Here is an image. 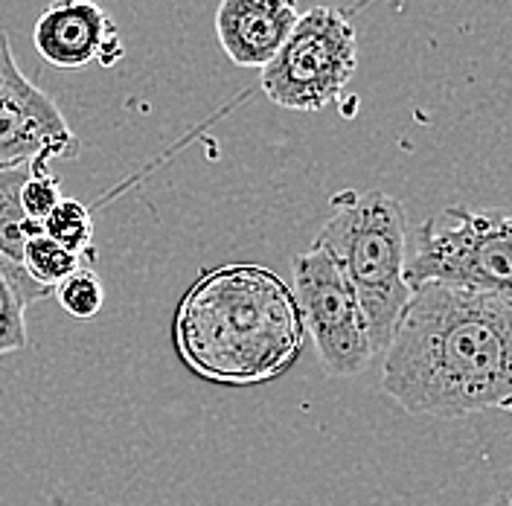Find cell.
<instances>
[{"label": "cell", "mask_w": 512, "mask_h": 506, "mask_svg": "<svg viewBox=\"0 0 512 506\" xmlns=\"http://www.w3.org/2000/svg\"><path fill=\"white\" fill-rule=\"evenodd\" d=\"M512 297L414 288L384 349V393L414 416L460 419L512 402Z\"/></svg>", "instance_id": "6da1fadb"}, {"label": "cell", "mask_w": 512, "mask_h": 506, "mask_svg": "<svg viewBox=\"0 0 512 506\" xmlns=\"http://www.w3.org/2000/svg\"><path fill=\"white\" fill-rule=\"evenodd\" d=\"M53 291L59 297V306L76 320H91L102 312V303H105V285L94 268H88V265L76 268Z\"/></svg>", "instance_id": "4fadbf2b"}, {"label": "cell", "mask_w": 512, "mask_h": 506, "mask_svg": "<svg viewBox=\"0 0 512 506\" xmlns=\"http://www.w3.org/2000/svg\"><path fill=\"white\" fill-rule=\"evenodd\" d=\"M82 265L85 262L76 253L64 251L62 245H56L44 233L24 245V271H27V277L35 285H41L44 291H50V294H53L56 285L67 280Z\"/></svg>", "instance_id": "7c38bea8"}, {"label": "cell", "mask_w": 512, "mask_h": 506, "mask_svg": "<svg viewBox=\"0 0 512 506\" xmlns=\"http://www.w3.org/2000/svg\"><path fill=\"white\" fill-rule=\"evenodd\" d=\"M300 0H222L216 35L224 56L239 67H265L300 21Z\"/></svg>", "instance_id": "9c48e42d"}, {"label": "cell", "mask_w": 512, "mask_h": 506, "mask_svg": "<svg viewBox=\"0 0 512 506\" xmlns=\"http://www.w3.org/2000/svg\"><path fill=\"white\" fill-rule=\"evenodd\" d=\"M405 285H443L512 297V222L507 210L448 207L414 230Z\"/></svg>", "instance_id": "277c9868"}, {"label": "cell", "mask_w": 512, "mask_h": 506, "mask_svg": "<svg viewBox=\"0 0 512 506\" xmlns=\"http://www.w3.org/2000/svg\"><path fill=\"white\" fill-rule=\"evenodd\" d=\"M315 242L355 291L373 355H382L411 297L405 285V207L382 190L338 192Z\"/></svg>", "instance_id": "3957f363"}, {"label": "cell", "mask_w": 512, "mask_h": 506, "mask_svg": "<svg viewBox=\"0 0 512 506\" xmlns=\"http://www.w3.org/2000/svg\"><path fill=\"white\" fill-rule=\"evenodd\" d=\"M297 300L265 265L201 271L172 317V344L198 379L254 387L280 379L303 352Z\"/></svg>", "instance_id": "7a4b0ae2"}, {"label": "cell", "mask_w": 512, "mask_h": 506, "mask_svg": "<svg viewBox=\"0 0 512 506\" xmlns=\"http://www.w3.org/2000/svg\"><path fill=\"white\" fill-rule=\"evenodd\" d=\"M79 155V140L62 111L18 70L6 32L0 30V166Z\"/></svg>", "instance_id": "52a82bcc"}, {"label": "cell", "mask_w": 512, "mask_h": 506, "mask_svg": "<svg viewBox=\"0 0 512 506\" xmlns=\"http://www.w3.org/2000/svg\"><path fill=\"white\" fill-rule=\"evenodd\" d=\"M291 294L329 376H361L376 358L358 297L318 242L291 262Z\"/></svg>", "instance_id": "8992f818"}, {"label": "cell", "mask_w": 512, "mask_h": 506, "mask_svg": "<svg viewBox=\"0 0 512 506\" xmlns=\"http://www.w3.org/2000/svg\"><path fill=\"white\" fill-rule=\"evenodd\" d=\"M38 56L53 67L76 70L85 64L111 67L123 59L114 21L96 0H53L32 30Z\"/></svg>", "instance_id": "ba28073f"}, {"label": "cell", "mask_w": 512, "mask_h": 506, "mask_svg": "<svg viewBox=\"0 0 512 506\" xmlns=\"http://www.w3.org/2000/svg\"><path fill=\"white\" fill-rule=\"evenodd\" d=\"M41 233L47 239H53L56 245H62L64 251L76 253L82 262H94V216L91 210L76 201V198H62L50 216L41 222Z\"/></svg>", "instance_id": "8fae6325"}, {"label": "cell", "mask_w": 512, "mask_h": 506, "mask_svg": "<svg viewBox=\"0 0 512 506\" xmlns=\"http://www.w3.org/2000/svg\"><path fill=\"white\" fill-rule=\"evenodd\" d=\"M21 210L32 222H44L50 210L62 201V187L59 178L50 172V160H32L30 175L21 184Z\"/></svg>", "instance_id": "5bb4252c"}, {"label": "cell", "mask_w": 512, "mask_h": 506, "mask_svg": "<svg viewBox=\"0 0 512 506\" xmlns=\"http://www.w3.org/2000/svg\"><path fill=\"white\" fill-rule=\"evenodd\" d=\"M32 163L0 166V274L15 288L24 309L50 297L41 285H35L24 271V245L41 236V222H32L21 210V184L27 181Z\"/></svg>", "instance_id": "30bf717a"}, {"label": "cell", "mask_w": 512, "mask_h": 506, "mask_svg": "<svg viewBox=\"0 0 512 506\" xmlns=\"http://www.w3.org/2000/svg\"><path fill=\"white\" fill-rule=\"evenodd\" d=\"M358 67L352 21L335 6L300 15L286 44L262 67V91L288 111H323L335 105Z\"/></svg>", "instance_id": "5b68a950"}, {"label": "cell", "mask_w": 512, "mask_h": 506, "mask_svg": "<svg viewBox=\"0 0 512 506\" xmlns=\"http://www.w3.org/2000/svg\"><path fill=\"white\" fill-rule=\"evenodd\" d=\"M27 347V320L24 303L18 300L15 288L0 274V355L18 352Z\"/></svg>", "instance_id": "9a60e30c"}]
</instances>
